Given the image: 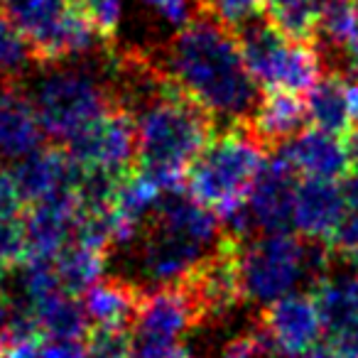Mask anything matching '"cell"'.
Instances as JSON below:
<instances>
[{
  "label": "cell",
  "instance_id": "obj_1",
  "mask_svg": "<svg viewBox=\"0 0 358 358\" xmlns=\"http://www.w3.org/2000/svg\"><path fill=\"white\" fill-rule=\"evenodd\" d=\"M157 57L169 79L214 123L236 128L253 118L260 86L245 64L234 30L199 15L192 25L174 32Z\"/></svg>",
  "mask_w": 358,
  "mask_h": 358
},
{
  "label": "cell",
  "instance_id": "obj_2",
  "mask_svg": "<svg viewBox=\"0 0 358 358\" xmlns=\"http://www.w3.org/2000/svg\"><path fill=\"white\" fill-rule=\"evenodd\" d=\"M224 241L221 221L211 206L189 192L169 189L143 226L133 245L123 248L143 292L182 285Z\"/></svg>",
  "mask_w": 358,
  "mask_h": 358
},
{
  "label": "cell",
  "instance_id": "obj_3",
  "mask_svg": "<svg viewBox=\"0 0 358 358\" xmlns=\"http://www.w3.org/2000/svg\"><path fill=\"white\" fill-rule=\"evenodd\" d=\"M138 172L164 192L182 189L192 162L214 138V120L177 84L135 110Z\"/></svg>",
  "mask_w": 358,
  "mask_h": 358
},
{
  "label": "cell",
  "instance_id": "obj_4",
  "mask_svg": "<svg viewBox=\"0 0 358 358\" xmlns=\"http://www.w3.org/2000/svg\"><path fill=\"white\" fill-rule=\"evenodd\" d=\"M40 66L27 96L47 138L66 145L86 125L118 106L106 66V50L94 59Z\"/></svg>",
  "mask_w": 358,
  "mask_h": 358
},
{
  "label": "cell",
  "instance_id": "obj_5",
  "mask_svg": "<svg viewBox=\"0 0 358 358\" xmlns=\"http://www.w3.org/2000/svg\"><path fill=\"white\" fill-rule=\"evenodd\" d=\"M238 270L245 302L268 307L304 282L317 287L331 273V248L292 231L265 234L238 245Z\"/></svg>",
  "mask_w": 358,
  "mask_h": 358
},
{
  "label": "cell",
  "instance_id": "obj_6",
  "mask_svg": "<svg viewBox=\"0 0 358 358\" xmlns=\"http://www.w3.org/2000/svg\"><path fill=\"white\" fill-rule=\"evenodd\" d=\"M265 152L268 148L250 133L248 125L226 128L214 135L192 162L187 192L214 211L243 201L268 159Z\"/></svg>",
  "mask_w": 358,
  "mask_h": 358
},
{
  "label": "cell",
  "instance_id": "obj_7",
  "mask_svg": "<svg viewBox=\"0 0 358 358\" xmlns=\"http://www.w3.org/2000/svg\"><path fill=\"white\" fill-rule=\"evenodd\" d=\"M238 42L250 74L263 89L309 94L322 79V55L314 42L285 35L268 17H258L243 27Z\"/></svg>",
  "mask_w": 358,
  "mask_h": 358
},
{
  "label": "cell",
  "instance_id": "obj_8",
  "mask_svg": "<svg viewBox=\"0 0 358 358\" xmlns=\"http://www.w3.org/2000/svg\"><path fill=\"white\" fill-rule=\"evenodd\" d=\"M196 327L199 314L182 285L148 289L133 322V358H169L179 338Z\"/></svg>",
  "mask_w": 358,
  "mask_h": 358
},
{
  "label": "cell",
  "instance_id": "obj_9",
  "mask_svg": "<svg viewBox=\"0 0 358 358\" xmlns=\"http://www.w3.org/2000/svg\"><path fill=\"white\" fill-rule=\"evenodd\" d=\"M64 150L79 162V167L125 177L138 162L135 115L115 106L99 120L86 125L81 133H76L64 145Z\"/></svg>",
  "mask_w": 358,
  "mask_h": 358
},
{
  "label": "cell",
  "instance_id": "obj_10",
  "mask_svg": "<svg viewBox=\"0 0 358 358\" xmlns=\"http://www.w3.org/2000/svg\"><path fill=\"white\" fill-rule=\"evenodd\" d=\"M238 245L224 238L219 248L182 282L194 302L201 324H221L241 302H245L238 270Z\"/></svg>",
  "mask_w": 358,
  "mask_h": 358
},
{
  "label": "cell",
  "instance_id": "obj_11",
  "mask_svg": "<svg viewBox=\"0 0 358 358\" xmlns=\"http://www.w3.org/2000/svg\"><path fill=\"white\" fill-rule=\"evenodd\" d=\"M297 169L282 152L273 150L250 187L248 201L253 221L263 234H285L294 229V199H297Z\"/></svg>",
  "mask_w": 358,
  "mask_h": 358
},
{
  "label": "cell",
  "instance_id": "obj_12",
  "mask_svg": "<svg viewBox=\"0 0 358 358\" xmlns=\"http://www.w3.org/2000/svg\"><path fill=\"white\" fill-rule=\"evenodd\" d=\"M260 324L268 336L292 358L312 353L327 334L317 299L307 292L285 294L278 302L268 304L260 314Z\"/></svg>",
  "mask_w": 358,
  "mask_h": 358
},
{
  "label": "cell",
  "instance_id": "obj_13",
  "mask_svg": "<svg viewBox=\"0 0 358 358\" xmlns=\"http://www.w3.org/2000/svg\"><path fill=\"white\" fill-rule=\"evenodd\" d=\"M327 336L334 346L358 353V263L343 260L312 289Z\"/></svg>",
  "mask_w": 358,
  "mask_h": 358
},
{
  "label": "cell",
  "instance_id": "obj_14",
  "mask_svg": "<svg viewBox=\"0 0 358 358\" xmlns=\"http://www.w3.org/2000/svg\"><path fill=\"white\" fill-rule=\"evenodd\" d=\"M15 179L25 204H40L57 196L76 194L81 167L66 150L40 148L15 164Z\"/></svg>",
  "mask_w": 358,
  "mask_h": 358
},
{
  "label": "cell",
  "instance_id": "obj_15",
  "mask_svg": "<svg viewBox=\"0 0 358 358\" xmlns=\"http://www.w3.org/2000/svg\"><path fill=\"white\" fill-rule=\"evenodd\" d=\"M45 130L20 86H0V164L22 162L45 148Z\"/></svg>",
  "mask_w": 358,
  "mask_h": 358
},
{
  "label": "cell",
  "instance_id": "obj_16",
  "mask_svg": "<svg viewBox=\"0 0 358 358\" xmlns=\"http://www.w3.org/2000/svg\"><path fill=\"white\" fill-rule=\"evenodd\" d=\"M294 169L314 179H341L353 169L346 138L327 130H302L289 143L278 148Z\"/></svg>",
  "mask_w": 358,
  "mask_h": 358
},
{
  "label": "cell",
  "instance_id": "obj_17",
  "mask_svg": "<svg viewBox=\"0 0 358 358\" xmlns=\"http://www.w3.org/2000/svg\"><path fill=\"white\" fill-rule=\"evenodd\" d=\"M346 211L341 185L336 179L304 177L294 199V231L307 241H329Z\"/></svg>",
  "mask_w": 358,
  "mask_h": 358
},
{
  "label": "cell",
  "instance_id": "obj_18",
  "mask_svg": "<svg viewBox=\"0 0 358 358\" xmlns=\"http://www.w3.org/2000/svg\"><path fill=\"white\" fill-rule=\"evenodd\" d=\"M76 209H79L76 194L30 204V211H27L25 219L27 255L55 260L59 255V250L74 238Z\"/></svg>",
  "mask_w": 358,
  "mask_h": 358
},
{
  "label": "cell",
  "instance_id": "obj_19",
  "mask_svg": "<svg viewBox=\"0 0 358 358\" xmlns=\"http://www.w3.org/2000/svg\"><path fill=\"white\" fill-rule=\"evenodd\" d=\"M309 123L307 101L302 94L292 91H268L255 108L253 118L248 120V128L265 148L273 150L282 148L285 143L302 133V128Z\"/></svg>",
  "mask_w": 358,
  "mask_h": 358
},
{
  "label": "cell",
  "instance_id": "obj_20",
  "mask_svg": "<svg viewBox=\"0 0 358 358\" xmlns=\"http://www.w3.org/2000/svg\"><path fill=\"white\" fill-rule=\"evenodd\" d=\"M143 289L123 275L101 278L84 294V307L94 327H130L138 317Z\"/></svg>",
  "mask_w": 358,
  "mask_h": 358
},
{
  "label": "cell",
  "instance_id": "obj_21",
  "mask_svg": "<svg viewBox=\"0 0 358 358\" xmlns=\"http://www.w3.org/2000/svg\"><path fill=\"white\" fill-rule=\"evenodd\" d=\"M309 123L319 130L346 138L353 130L348 108V81L341 74H322V79L307 94Z\"/></svg>",
  "mask_w": 358,
  "mask_h": 358
},
{
  "label": "cell",
  "instance_id": "obj_22",
  "mask_svg": "<svg viewBox=\"0 0 358 358\" xmlns=\"http://www.w3.org/2000/svg\"><path fill=\"white\" fill-rule=\"evenodd\" d=\"M106 260H108V253L103 250H96L79 241H69L55 258L62 289L71 294H86L103 278Z\"/></svg>",
  "mask_w": 358,
  "mask_h": 358
},
{
  "label": "cell",
  "instance_id": "obj_23",
  "mask_svg": "<svg viewBox=\"0 0 358 358\" xmlns=\"http://www.w3.org/2000/svg\"><path fill=\"white\" fill-rule=\"evenodd\" d=\"M37 322L45 338H86L91 319L79 294L59 289L37 307Z\"/></svg>",
  "mask_w": 358,
  "mask_h": 358
},
{
  "label": "cell",
  "instance_id": "obj_24",
  "mask_svg": "<svg viewBox=\"0 0 358 358\" xmlns=\"http://www.w3.org/2000/svg\"><path fill=\"white\" fill-rule=\"evenodd\" d=\"M37 64L27 35L8 13H0V86H20Z\"/></svg>",
  "mask_w": 358,
  "mask_h": 358
},
{
  "label": "cell",
  "instance_id": "obj_25",
  "mask_svg": "<svg viewBox=\"0 0 358 358\" xmlns=\"http://www.w3.org/2000/svg\"><path fill=\"white\" fill-rule=\"evenodd\" d=\"M334 52H346L358 40V0H322L314 40Z\"/></svg>",
  "mask_w": 358,
  "mask_h": 358
},
{
  "label": "cell",
  "instance_id": "obj_26",
  "mask_svg": "<svg viewBox=\"0 0 358 358\" xmlns=\"http://www.w3.org/2000/svg\"><path fill=\"white\" fill-rule=\"evenodd\" d=\"M74 0H3L6 13L20 25V30L32 40L50 22H55Z\"/></svg>",
  "mask_w": 358,
  "mask_h": 358
},
{
  "label": "cell",
  "instance_id": "obj_27",
  "mask_svg": "<svg viewBox=\"0 0 358 358\" xmlns=\"http://www.w3.org/2000/svg\"><path fill=\"white\" fill-rule=\"evenodd\" d=\"M201 15L238 35L243 27L255 22L263 13V0H201Z\"/></svg>",
  "mask_w": 358,
  "mask_h": 358
},
{
  "label": "cell",
  "instance_id": "obj_28",
  "mask_svg": "<svg viewBox=\"0 0 358 358\" xmlns=\"http://www.w3.org/2000/svg\"><path fill=\"white\" fill-rule=\"evenodd\" d=\"M89 358H133V329L130 327H91L86 334Z\"/></svg>",
  "mask_w": 358,
  "mask_h": 358
},
{
  "label": "cell",
  "instance_id": "obj_29",
  "mask_svg": "<svg viewBox=\"0 0 358 358\" xmlns=\"http://www.w3.org/2000/svg\"><path fill=\"white\" fill-rule=\"evenodd\" d=\"M140 3L150 8L157 20L169 25L174 32L192 25L201 15V0H140Z\"/></svg>",
  "mask_w": 358,
  "mask_h": 358
},
{
  "label": "cell",
  "instance_id": "obj_30",
  "mask_svg": "<svg viewBox=\"0 0 358 358\" xmlns=\"http://www.w3.org/2000/svg\"><path fill=\"white\" fill-rule=\"evenodd\" d=\"M76 6L86 13V17L106 40H113L118 35L125 10L123 0H76Z\"/></svg>",
  "mask_w": 358,
  "mask_h": 358
},
{
  "label": "cell",
  "instance_id": "obj_31",
  "mask_svg": "<svg viewBox=\"0 0 358 358\" xmlns=\"http://www.w3.org/2000/svg\"><path fill=\"white\" fill-rule=\"evenodd\" d=\"M27 258V231L25 219L8 216L0 219V265L13 268Z\"/></svg>",
  "mask_w": 358,
  "mask_h": 358
},
{
  "label": "cell",
  "instance_id": "obj_32",
  "mask_svg": "<svg viewBox=\"0 0 358 358\" xmlns=\"http://www.w3.org/2000/svg\"><path fill=\"white\" fill-rule=\"evenodd\" d=\"M329 248L341 260L358 263V209H348L346 206L336 231L329 238Z\"/></svg>",
  "mask_w": 358,
  "mask_h": 358
},
{
  "label": "cell",
  "instance_id": "obj_33",
  "mask_svg": "<svg viewBox=\"0 0 358 358\" xmlns=\"http://www.w3.org/2000/svg\"><path fill=\"white\" fill-rule=\"evenodd\" d=\"M22 204H25V199H22V194H20L15 174L8 172L6 164H0V219L17 216Z\"/></svg>",
  "mask_w": 358,
  "mask_h": 358
},
{
  "label": "cell",
  "instance_id": "obj_34",
  "mask_svg": "<svg viewBox=\"0 0 358 358\" xmlns=\"http://www.w3.org/2000/svg\"><path fill=\"white\" fill-rule=\"evenodd\" d=\"M35 358H89L84 338H47Z\"/></svg>",
  "mask_w": 358,
  "mask_h": 358
},
{
  "label": "cell",
  "instance_id": "obj_35",
  "mask_svg": "<svg viewBox=\"0 0 358 358\" xmlns=\"http://www.w3.org/2000/svg\"><path fill=\"white\" fill-rule=\"evenodd\" d=\"M216 358H255V324L245 334L229 338Z\"/></svg>",
  "mask_w": 358,
  "mask_h": 358
},
{
  "label": "cell",
  "instance_id": "obj_36",
  "mask_svg": "<svg viewBox=\"0 0 358 358\" xmlns=\"http://www.w3.org/2000/svg\"><path fill=\"white\" fill-rule=\"evenodd\" d=\"M10 304L8 299L0 294V353L6 351L8 346L13 343V331H10Z\"/></svg>",
  "mask_w": 358,
  "mask_h": 358
},
{
  "label": "cell",
  "instance_id": "obj_37",
  "mask_svg": "<svg viewBox=\"0 0 358 358\" xmlns=\"http://www.w3.org/2000/svg\"><path fill=\"white\" fill-rule=\"evenodd\" d=\"M304 358H358V353H348V351H343V348L334 346V343H329V346L319 343V346L314 348L312 353H307Z\"/></svg>",
  "mask_w": 358,
  "mask_h": 358
},
{
  "label": "cell",
  "instance_id": "obj_38",
  "mask_svg": "<svg viewBox=\"0 0 358 358\" xmlns=\"http://www.w3.org/2000/svg\"><path fill=\"white\" fill-rule=\"evenodd\" d=\"M348 108H351L353 128H358V79L348 81Z\"/></svg>",
  "mask_w": 358,
  "mask_h": 358
},
{
  "label": "cell",
  "instance_id": "obj_39",
  "mask_svg": "<svg viewBox=\"0 0 358 358\" xmlns=\"http://www.w3.org/2000/svg\"><path fill=\"white\" fill-rule=\"evenodd\" d=\"M346 62H348V69H351L353 76L358 79V40L346 50Z\"/></svg>",
  "mask_w": 358,
  "mask_h": 358
},
{
  "label": "cell",
  "instance_id": "obj_40",
  "mask_svg": "<svg viewBox=\"0 0 358 358\" xmlns=\"http://www.w3.org/2000/svg\"><path fill=\"white\" fill-rule=\"evenodd\" d=\"M169 358H199V356H196V351H194V348L185 346V343H179V346L174 348L172 353H169Z\"/></svg>",
  "mask_w": 358,
  "mask_h": 358
},
{
  "label": "cell",
  "instance_id": "obj_41",
  "mask_svg": "<svg viewBox=\"0 0 358 358\" xmlns=\"http://www.w3.org/2000/svg\"><path fill=\"white\" fill-rule=\"evenodd\" d=\"M6 270L8 268H3V265H0V294H3V287H6Z\"/></svg>",
  "mask_w": 358,
  "mask_h": 358
},
{
  "label": "cell",
  "instance_id": "obj_42",
  "mask_svg": "<svg viewBox=\"0 0 358 358\" xmlns=\"http://www.w3.org/2000/svg\"><path fill=\"white\" fill-rule=\"evenodd\" d=\"M0 358H13V356H10V353H8V348H6V351L0 353Z\"/></svg>",
  "mask_w": 358,
  "mask_h": 358
}]
</instances>
